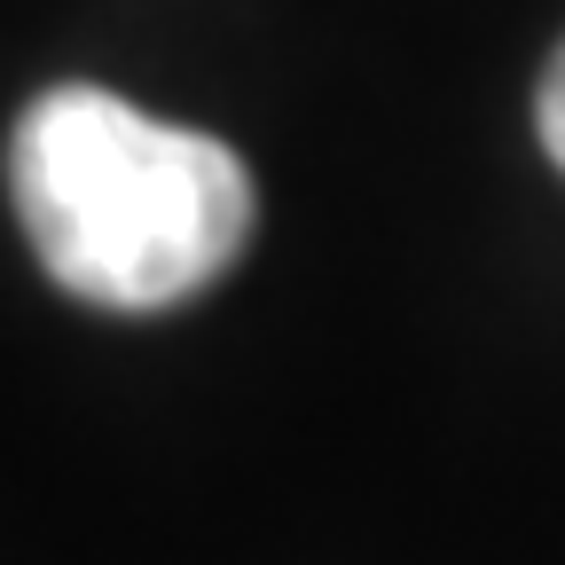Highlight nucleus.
I'll return each mask as SVG.
<instances>
[{
	"instance_id": "nucleus-1",
	"label": "nucleus",
	"mask_w": 565,
	"mask_h": 565,
	"mask_svg": "<svg viewBox=\"0 0 565 565\" xmlns=\"http://www.w3.org/2000/svg\"><path fill=\"white\" fill-rule=\"evenodd\" d=\"M9 204L55 291L103 315H166L252 244L259 196L228 141L166 126L110 87H47L9 134Z\"/></svg>"
},
{
	"instance_id": "nucleus-2",
	"label": "nucleus",
	"mask_w": 565,
	"mask_h": 565,
	"mask_svg": "<svg viewBox=\"0 0 565 565\" xmlns=\"http://www.w3.org/2000/svg\"><path fill=\"white\" fill-rule=\"evenodd\" d=\"M534 126H542V150L565 166V47L550 55V71H542V95H534Z\"/></svg>"
}]
</instances>
